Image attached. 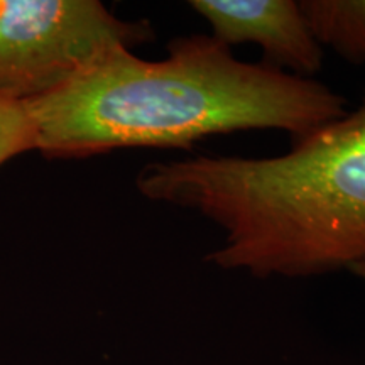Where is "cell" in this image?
Instances as JSON below:
<instances>
[{
	"label": "cell",
	"instance_id": "6da1fadb",
	"mask_svg": "<svg viewBox=\"0 0 365 365\" xmlns=\"http://www.w3.org/2000/svg\"><path fill=\"white\" fill-rule=\"evenodd\" d=\"M26 105L36 150L51 159L191 149L205 137L244 130H282L296 140L349 112L330 86L242 61L210 34L173 39L163 59L112 46Z\"/></svg>",
	"mask_w": 365,
	"mask_h": 365
},
{
	"label": "cell",
	"instance_id": "7a4b0ae2",
	"mask_svg": "<svg viewBox=\"0 0 365 365\" xmlns=\"http://www.w3.org/2000/svg\"><path fill=\"white\" fill-rule=\"evenodd\" d=\"M148 200L223 232L207 261L255 277H313L365 261V93L279 156H191L137 176Z\"/></svg>",
	"mask_w": 365,
	"mask_h": 365
},
{
	"label": "cell",
	"instance_id": "3957f363",
	"mask_svg": "<svg viewBox=\"0 0 365 365\" xmlns=\"http://www.w3.org/2000/svg\"><path fill=\"white\" fill-rule=\"evenodd\" d=\"M153 38L148 21L120 19L98 0H0V97L31 102L105 49Z\"/></svg>",
	"mask_w": 365,
	"mask_h": 365
},
{
	"label": "cell",
	"instance_id": "277c9868",
	"mask_svg": "<svg viewBox=\"0 0 365 365\" xmlns=\"http://www.w3.org/2000/svg\"><path fill=\"white\" fill-rule=\"evenodd\" d=\"M191 11L208 22L212 38L232 49L255 44L266 65L312 78L322 70L323 48L296 0H191Z\"/></svg>",
	"mask_w": 365,
	"mask_h": 365
},
{
	"label": "cell",
	"instance_id": "5b68a950",
	"mask_svg": "<svg viewBox=\"0 0 365 365\" xmlns=\"http://www.w3.org/2000/svg\"><path fill=\"white\" fill-rule=\"evenodd\" d=\"M299 6L322 48L365 65V0H303Z\"/></svg>",
	"mask_w": 365,
	"mask_h": 365
},
{
	"label": "cell",
	"instance_id": "8992f818",
	"mask_svg": "<svg viewBox=\"0 0 365 365\" xmlns=\"http://www.w3.org/2000/svg\"><path fill=\"white\" fill-rule=\"evenodd\" d=\"M36 150V129L26 103L0 97V168Z\"/></svg>",
	"mask_w": 365,
	"mask_h": 365
},
{
	"label": "cell",
	"instance_id": "52a82bcc",
	"mask_svg": "<svg viewBox=\"0 0 365 365\" xmlns=\"http://www.w3.org/2000/svg\"><path fill=\"white\" fill-rule=\"evenodd\" d=\"M349 271H350V272H354L355 276L360 277V279H362V281L365 282V261H364V262L355 264V266H354V267H350Z\"/></svg>",
	"mask_w": 365,
	"mask_h": 365
}]
</instances>
